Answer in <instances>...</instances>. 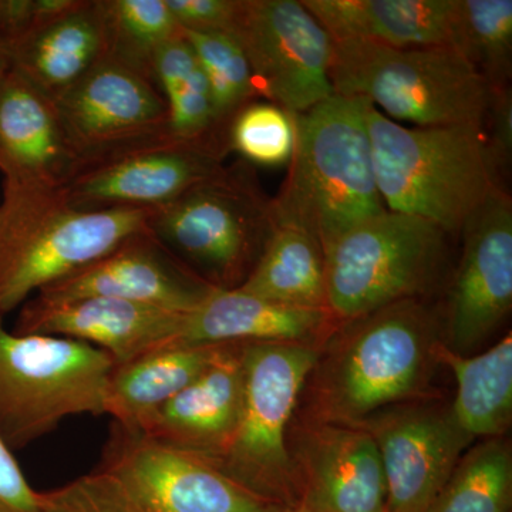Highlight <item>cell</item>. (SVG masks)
<instances>
[{"label":"cell","instance_id":"14","mask_svg":"<svg viewBox=\"0 0 512 512\" xmlns=\"http://www.w3.org/2000/svg\"><path fill=\"white\" fill-rule=\"evenodd\" d=\"M463 254L443 318V343L470 356L512 308V201L497 188L460 232Z\"/></svg>","mask_w":512,"mask_h":512},{"label":"cell","instance_id":"4","mask_svg":"<svg viewBox=\"0 0 512 512\" xmlns=\"http://www.w3.org/2000/svg\"><path fill=\"white\" fill-rule=\"evenodd\" d=\"M153 210L73 207L63 187L5 183L0 202V316L33 292L147 229Z\"/></svg>","mask_w":512,"mask_h":512},{"label":"cell","instance_id":"16","mask_svg":"<svg viewBox=\"0 0 512 512\" xmlns=\"http://www.w3.org/2000/svg\"><path fill=\"white\" fill-rule=\"evenodd\" d=\"M215 291L185 268L147 227L109 254L47 285L35 299L42 303L119 299L188 313Z\"/></svg>","mask_w":512,"mask_h":512},{"label":"cell","instance_id":"7","mask_svg":"<svg viewBox=\"0 0 512 512\" xmlns=\"http://www.w3.org/2000/svg\"><path fill=\"white\" fill-rule=\"evenodd\" d=\"M114 366L89 343L19 335L0 316V437L16 451L70 417L104 416Z\"/></svg>","mask_w":512,"mask_h":512},{"label":"cell","instance_id":"20","mask_svg":"<svg viewBox=\"0 0 512 512\" xmlns=\"http://www.w3.org/2000/svg\"><path fill=\"white\" fill-rule=\"evenodd\" d=\"M242 400V343L222 345L204 372L165 403L141 433L214 460L237 429Z\"/></svg>","mask_w":512,"mask_h":512},{"label":"cell","instance_id":"37","mask_svg":"<svg viewBox=\"0 0 512 512\" xmlns=\"http://www.w3.org/2000/svg\"><path fill=\"white\" fill-rule=\"evenodd\" d=\"M10 69H12V57H10L9 42L5 37L0 36V82Z\"/></svg>","mask_w":512,"mask_h":512},{"label":"cell","instance_id":"2","mask_svg":"<svg viewBox=\"0 0 512 512\" xmlns=\"http://www.w3.org/2000/svg\"><path fill=\"white\" fill-rule=\"evenodd\" d=\"M288 175L272 198L275 225L301 229L328 248L386 211L377 187L365 100L333 94L295 114Z\"/></svg>","mask_w":512,"mask_h":512},{"label":"cell","instance_id":"33","mask_svg":"<svg viewBox=\"0 0 512 512\" xmlns=\"http://www.w3.org/2000/svg\"><path fill=\"white\" fill-rule=\"evenodd\" d=\"M175 22L183 30L232 35L241 13L242 0H165Z\"/></svg>","mask_w":512,"mask_h":512},{"label":"cell","instance_id":"19","mask_svg":"<svg viewBox=\"0 0 512 512\" xmlns=\"http://www.w3.org/2000/svg\"><path fill=\"white\" fill-rule=\"evenodd\" d=\"M79 165L55 101L10 69L0 82V171L5 183L64 187Z\"/></svg>","mask_w":512,"mask_h":512},{"label":"cell","instance_id":"25","mask_svg":"<svg viewBox=\"0 0 512 512\" xmlns=\"http://www.w3.org/2000/svg\"><path fill=\"white\" fill-rule=\"evenodd\" d=\"M436 357L456 379L451 410L463 430L474 439L504 437L512 420L511 333L478 355H457L441 342Z\"/></svg>","mask_w":512,"mask_h":512},{"label":"cell","instance_id":"5","mask_svg":"<svg viewBox=\"0 0 512 512\" xmlns=\"http://www.w3.org/2000/svg\"><path fill=\"white\" fill-rule=\"evenodd\" d=\"M329 74L335 94L369 101L414 127L483 124L491 97L483 74L451 46L333 40Z\"/></svg>","mask_w":512,"mask_h":512},{"label":"cell","instance_id":"6","mask_svg":"<svg viewBox=\"0 0 512 512\" xmlns=\"http://www.w3.org/2000/svg\"><path fill=\"white\" fill-rule=\"evenodd\" d=\"M147 227L192 274L232 291L244 284L274 231L272 198L254 168L238 161L153 210Z\"/></svg>","mask_w":512,"mask_h":512},{"label":"cell","instance_id":"39","mask_svg":"<svg viewBox=\"0 0 512 512\" xmlns=\"http://www.w3.org/2000/svg\"><path fill=\"white\" fill-rule=\"evenodd\" d=\"M3 5H5V0H0V19H2Z\"/></svg>","mask_w":512,"mask_h":512},{"label":"cell","instance_id":"21","mask_svg":"<svg viewBox=\"0 0 512 512\" xmlns=\"http://www.w3.org/2000/svg\"><path fill=\"white\" fill-rule=\"evenodd\" d=\"M333 325L336 319L328 309L292 308L232 289L215 291L197 309L188 312L178 343H313Z\"/></svg>","mask_w":512,"mask_h":512},{"label":"cell","instance_id":"9","mask_svg":"<svg viewBox=\"0 0 512 512\" xmlns=\"http://www.w3.org/2000/svg\"><path fill=\"white\" fill-rule=\"evenodd\" d=\"M319 355L313 343H242L244 400L237 429L210 461L271 507H288L298 487L286 430Z\"/></svg>","mask_w":512,"mask_h":512},{"label":"cell","instance_id":"10","mask_svg":"<svg viewBox=\"0 0 512 512\" xmlns=\"http://www.w3.org/2000/svg\"><path fill=\"white\" fill-rule=\"evenodd\" d=\"M228 153L224 141L184 140L167 130L80 161L63 188L83 211L156 210L217 174Z\"/></svg>","mask_w":512,"mask_h":512},{"label":"cell","instance_id":"36","mask_svg":"<svg viewBox=\"0 0 512 512\" xmlns=\"http://www.w3.org/2000/svg\"><path fill=\"white\" fill-rule=\"evenodd\" d=\"M0 512H43L39 491L23 474L15 451L0 437Z\"/></svg>","mask_w":512,"mask_h":512},{"label":"cell","instance_id":"34","mask_svg":"<svg viewBox=\"0 0 512 512\" xmlns=\"http://www.w3.org/2000/svg\"><path fill=\"white\" fill-rule=\"evenodd\" d=\"M198 67L200 63L183 30L160 47L154 59V82L167 103L183 89Z\"/></svg>","mask_w":512,"mask_h":512},{"label":"cell","instance_id":"38","mask_svg":"<svg viewBox=\"0 0 512 512\" xmlns=\"http://www.w3.org/2000/svg\"><path fill=\"white\" fill-rule=\"evenodd\" d=\"M268 512H320V511L313 510V508L308 507V505L298 504V505H291V507H269Z\"/></svg>","mask_w":512,"mask_h":512},{"label":"cell","instance_id":"30","mask_svg":"<svg viewBox=\"0 0 512 512\" xmlns=\"http://www.w3.org/2000/svg\"><path fill=\"white\" fill-rule=\"evenodd\" d=\"M183 33L210 84L217 126L228 134L229 124L239 111L259 97L247 56L237 37L229 33Z\"/></svg>","mask_w":512,"mask_h":512},{"label":"cell","instance_id":"15","mask_svg":"<svg viewBox=\"0 0 512 512\" xmlns=\"http://www.w3.org/2000/svg\"><path fill=\"white\" fill-rule=\"evenodd\" d=\"M55 104L79 163L168 130V104L156 83L109 57Z\"/></svg>","mask_w":512,"mask_h":512},{"label":"cell","instance_id":"17","mask_svg":"<svg viewBox=\"0 0 512 512\" xmlns=\"http://www.w3.org/2000/svg\"><path fill=\"white\" fill-rule=\"evenodd\" d=\"M295 456L301 504L320 512H386L382 458L362 427L313 421Z\"/></svg>","mask_w":512,"mask_h":512},{"label":"cell","instance_id":"18","mask_svg":"<svg viewBox=\"0 0 512 512\" xmlns=\"http://www.w3.org/2000/svg\"><path fill=\"white\" fill-rule=\"evenodd\" d=\"M185 315L119 299L87 298L63 303L33 299L23 305L13 332L89 343L109 353L120 365L150 350L178 343Z\"/></svg>","mask_w":512,"mask_h":512},{"label":"cell","instance_id":"11","mask_svg":"<svg viewBox=\"0 0 512 512\" xmlns=\"http://www.w3.org/2000/svg\"><path fill=\"white\" fill-rule=\"evenodd\" d=\"M244 50L258 90L289 113L311 110L332 97L333 40L296 0H242L232 33Z\"/></svg>","mask_w":512,"mask_h":512},{"label":"cell","instance_id":"22","mask_svg":"<svg viewBox=\"0 0 512 512\" xmlns=\"http://www.w3.org/2000/svg\"><path fill=\"white\" fill-rule=\"evenodd\" d=\"M106 29L99 0L39 23L10 43L12 67L56 101L106 57Z\"/></svg>","mask_w":512,"mask_h":512},{"label":"cell","instance_id":"1","mask_svg":"<svg viewBox=\"0 0 512 512\" xmlns=\"http://www.w3.org/2000/svg\"><path fill=\"white\" fill-rule=\"evenodd\" d=\"M443 319L426 298L343 322L313 367V421L356 426L394 404L426 399Z\"/></svg>","mask_w":512,"mask_h":512},{"label":"cell","instance_id":"3","mask_svg":"<svg viewBox=\"0 0 512 512\" xmlns=\"http://www.w3.org/2000/svg\"><path fill=\"white\" fill-rule=\"evenodd\" d=\"M377 187L386 210L416 215L448 235L501 185L483 124L404 127L365 100Z\"/></svg>","mask_w":512,"mask_h":512},{"label":"cell","instance_id":"35","mask_svg":"<svg viewBox=\"0 0 512 512\" xmlns=\"http://www.w3.org/2000/svg\"><path fill=\"white\" fill-rule=\"evenodd\" d=\"M484 134L501 177L507 175L512 161V93L510 86L491 89L484 117Z\"/></svg>","mask_w":512,"mask_h":512},{"label":"cell","instance_id":"12","mask_svg":"<svg viewBox=\"0 0 512 512\" xmlns=\"http://www.w3.org/2000/svg\"><path fill=\"white\" fill-rule=\"evenodd\" d=\"M97 470L151 512H268L208 458L113 423Z\"/></svg>","mask_w":512,"mask_h":512},{"label":"cell","instance_id":"27","mask_svg":"<svg viewBox=\"0 0 512 512\" xmlns=\"http://www.w3.org/2000/svg\"><path fill=\"white\" fill-rule=\"evenodd\" d=\"M512 453L504 437L468 448L427 512H510Z\"/></svg>","mask_w":512,"mask_h":512},{"label":"cell","instance_id":"32","mask_svg":"<svg viewBox=\"0 0 512 512\" xmlns=\"http://www.w3.org/2000/svg\"><path fill=\"white\" fill-rule=\"evenodd\" d=\"M43 512H151L126 488L100 470L40 493Z\"/></svg>","mask_w":512,"mask_h":512},{"label":"cell","instance_id":"29","mask_svg":"<svg viewBox=\"0 0 512 512\" xmlns=\"http://www.w3.org/2000/svg\"><path fill=\"white\" fill-rule=\"evenodd\" d=\"M450 46L483 74L491 89L510 86L511 0H456Z\"/></svg>","mask_w":512,"mask_h":512},{"label":"cell","instance_id":"28","mask_svg":"<svg viewBox=\"0 0 512 512\" xmlns=\"http://www.w3.org/2000/svg\"><path fill=\"white\" fill-rule=\"evenodd\" d=\"M99 3L106 29V57L154 82L158 50L181 32L165 0H99Z\"/></svg>","mask_w":512,"mask_h":512},{"label":"cell","instance_id":"13","mask_svg":"<svg viewBox=\"0 0 512 512\" xmlns=\"http://www.w3.org/2000/svg\"><path fill=\"white\" fill-rule=\"evenodd\" d=\"M356 426L379 448L386 512H427L476 440L458 424L451 406L427 399L386 407Z\"/></svg>","mask_w":512,"mask_h":512},{"label":"cell","instance_id":"24","mask_svg":"<svg viewBox=\"0 0 512 512\" xmlns=\"http://www.w3.org/2000/svg\"><path fill=\"white\" fill-rule=\"evenodd\" d=\"M221 346L171 343L114 366L106 416L123 429L143 431L165 403L204 372Z\"/></svg>","mask_w":512,"mask_h":512},{"label":"cell","instance_id":"23","mask_svg":"<svg viewBox=\"0 0 512 512\" xmlns=\"http://www.w3.org/2000/svg\"><path fill=\"white\" fill-rule=\"evenodd\" d=\"M333 40L396 49L451 45L456 0H303Z\"/></svg>","mask_w":512,"mask_h":512},{"label":"cell","instance_id":"8","mask_svg":"<svg viewBox=\"0 0 512 512\" xmlns=\"http://www.w3.org/2000/svg\"><path fill=\"white\" fill-rule=\"evenodd\" d=\"M450 235L433 222L386 210L323 249L326 303L349 322L439 284Z\"/></svg>","mask_w":512,"mask_h":512},{"label":"cell","instance_id":"31","mask_svg":"<svg viewBox=\"0 0 512 512\" xmlns=\"http://www.w3.org/2000/svg\"><path fill=\"white\" fill-rule=\"evenodd\" d=\"M295 143V114L276 104L254 101L229 124V151H237L248 163L265 167L289 164Z\"/></svg>","mask_w":512,"mask_h":512},{"label":"cell","instance_id":"26","mask_svg":"<svg viewBox=\"0 0 512 512\" xmlns=\"http://www.w3.org/2000/svg\"><path fill=\"white\" fill-rule=\"evenodd\" d=\"M238 289L292 308L328 309L322 248L301 229L275 225L254 269Z\"/></svg>","mask_w":512,"mask_h":512}]
</instances>
